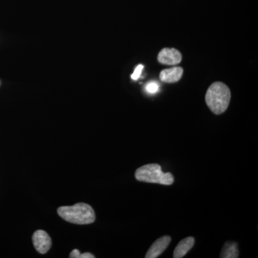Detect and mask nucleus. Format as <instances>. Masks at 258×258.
Here are the masks:
<instances>
[{
	"label": "nucleus",
	"instance_id": "7",
	"mask_svg": "<svg viewBox=\"0 0 258 258\" xmlns=\"http://www.w3.org/2000/svg\"><path fill=\"white\" fill-rule=\"evenodd\" d=\"M182 68L174 67L169 69H165L161 71L159 78L162 82L173 83L178 82L182 77Z\"/></svg>",
	"mask_w": 258,
	"mask_h": 258
},
{
	"label": "nucleus",
	"instance_id": "8",
	"mask_svg": "<svg viewBox=\"0 0 258 258\" xmlns=\"http://www.w3.org/2000/svg\"><path fill=\"white\" fill-rule=\"evenodd\" d=\"M195 244V238L192 237H188L184 240L180 241L174 251V258H181L186 255V253L192 248Z\"/></svg>",
	"mask_w": 258,
	"mask_h": 258
},
{
	"label": "nucleus",
	"instance_id": "14",
	"mask_svg": "<svg viewBox=\"0 0 258 258\" xmlns=\"http://www.w3.org/2000/svg\"><path fill=\"white\" fill-rule=\"evenodd\" d=\"M0 86H1V82H0Z\"/></svg>",
	"mask_w": 258,
	"mask_h": 258
},
{
	"label": "nucleus",
	"instance_id": "4",
	"mask_svg": "<svg viewBox=\"0 0 258 258\" xmlns=\"http://www.w3.org/2000/svg\"><path fill=\"white\" fill-rule=\"evenodd\" d=\"M34 247L40 254L48 252L52 245V241L48 234L44 230H37L32 236Z\"/></svg>",
	"mask_w": 258,
	"mask_h": 258
},
{
	"label": "nucleus",
	"instance_id": "10",
	"mask_svg": "<svg viewBox=\"0 0 258 258\" xmlns=\"http://www.w3.org/2000/svg\"><path fill=\"white\" fill-rule=\"evenodd\" d=\"M159 90V84L157 83L154 82V81L147 83V86H146V91L150 94H154V93H157Z\"/></svg>",
	"mask_w": 258,
	"mask_h": 258
},
{
	"label": "nucleus",
	"instance_id": "3",
	"mask_svg": "<svg viewBox=\"0 0 258 258\" xmlns=\"http://www.w3.org/2000/svg\"><path fill=\"white\" fill-rule=\"evenodd\" d=\"M136 179L144 182L157 183L163 185H171L174 176L171 173H164L157 164H149L139 167L135 172Z\"/></svg>",
	"mask_w": 258,
	"mask_h": 258
},
{
	"label": "nucleus",
	"instance_id": "1",
	"mask_svg": "<svg viewBox=\"0 0 258 258\" xmlns=\"http://www.w3.org/2000/svg\"><path fill=\"white\" fill-rule=\"evenodd\" d=\"M231 93L230 88L225 83H212L207 91L205 100L207 105L215 114L220 115L228 108L230 104Z\"/></svg>",
	"mask_w": 258,
	"mask_h": 258
},
{
	"label": "nucleus",
	"instance_id": "2",
	"mask_svg": "<svg viewBox=\"0 0 258 258\" xmlns=\"http://www.w3.org/2000/svg\"><path fill=\"white\" fill-rule=\"evenodd\" d=\"M57 213L66 221L77 225H88L96 220L94 210L86 203H78L74 206L60 207L57 209Z\"/></svg>",
	"mask_w": 258,
	"mask_h": 258
},
{
	"label": "nucleus",
	"instance_id": "12",
	"mask_svg": "<svg viewBox=\"0 0 258 258\" xmlns=\"http://www.w3.org/2000/svg\"><path fill=\"white\" fill-rule=\"evenodd\" d=\"M80 255H81V252L79 249H74L72 252L70 254V257L71 258H80Z\"/></svg>",
	"mask_w": 258,
	"mask_h": 258
},
{
	"label": "nucleus",
	"instance_id": "5",
	"mask_svg": "<svg viewBox=\"0 0 258 258\" xmlns=\"http://www.w3.org/2000/svg\"><path fill=\"white\" fill-rule=\"evenodd\" d=\"M157 59L161 64L174 66L181 62L182 60V55L176 49L164 48L159 52Z\"/></svg>",
	"mask_w": 258,
	"mask_h": 258
},
{
	"label": "nucleus",
	"instance_id": "11",
	"mask_svg": "<svg viewBox=\"0 0 258 258\" xmlns=\"http://www.w3.org/2000/svg\"><path fill=\"white\" fill-rule=\"evenodd\" d=\"M144 66L142 64H139L135 70H134V74L132 75V79L134 81H137L140 78L142 75V71H143Z\"/></svg>",
	"mask_w": 258,
	"mask_h": 258
},
{
	"label": "nucleus",
	"instance_id": "13",
	"mask_svg": "<svg viewBox=\"0 0 258 258\" xmlns=\"http://www.w3.org/2000/svg\"><path fill=\"white\" fill-rule=\"evenodd\" d=\"M95 256L93 254L89 252H85V253L81 254L80 258H94Z\"/></svg>",
	"mask_w": 258,
	"mask_h": 258
},
{
	"label": "nucleus",
	"instance_id": "6",
	"mask_svg": "<svg viewBox=\"0 0 258 258\" xmlns=\"http://www.w3.org/2000/svg\"><path fill=\"white\" fill-rule=\"evenodd\" d=\"M171 237L164 236L158 239L151 246L150 248L146 254V258H156L159 257L161 254L164 252L170 244Z\"/></svg>",
	"mask_w": 258,
	"mask_h": 258
},
{
	"label": "nucleus",
	"instance_id": "9",
	"mask_svg": "<svg viewBox=\"0 0 258 258\" xmlns=\"http://www.w3.org/2000/svg\"><path fill=\"white\" fill-rule=\"evenodd\" d=\"M239 257L238 246L235 242H227L220 254L222 258H237Z\"/></svg>",
	"mask_w": 258,
	"mask_h": 258
}]
</instances>
